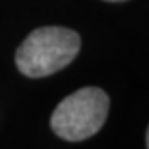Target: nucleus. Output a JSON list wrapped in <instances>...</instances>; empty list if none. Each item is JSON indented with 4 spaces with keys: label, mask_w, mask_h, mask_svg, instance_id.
I'll return each mask as SVG.
<instances>
[{
    "label": "nucleus",
    "mask_w": 149,
    "mask_h": 149,
    "mask_svg": "<svg viewBox=\"0 0 149 149\" xmlns=\"http://www.w3.org/2000/svg\"><path fill=\"white\" fill-rule=\"evenodd\" d=\"M80 35L65 27L33 30L17 50L15 61L22 74L43 78L70 65L80 53Z\"/></svg>",
    "instance_id": "1"
},
{
    "label": "nucleus",
    "mask_w": 149,
    "mask_h": 149,
    "mask_svg": "<svg viewBox=\"0 0 149 149\" xmlns=\"http://www.w3.org/2000/svg\"><path fill=\"white\" fill-rule=\"evenodd\" d=\"M109 98L101 88L86 86L71 93L52 114L50 126L65 141H83L95 136L106 121Z\"/></svg>",
    "instance_id": "2"
},
{
    "label": "nucleus",
    "mask_w": 149,
    "mask_h": 149,
    "mask_svg": "<svg viewBox=\"0 0 149 149\" xmlns=\"http://www.w3.org/2000/svg\"><path fill=\"white\" fill-rule=\"evenodd\" d=\"M146 146L149 149V128H148V133H146Z\"/></svg>",
    "instance_id": "3"
},
{
    "label": "nucleus",
    "mask_w": 149,
    "mask_h": 149,
    "mask_svg": "<svg viewBox=\"0 0 149 149\" xmlns=\"http://www.w3.org/2000/svg\"><path fill=\"white\" fill-rule=\"evenodd\" d=\"M106 2H126V0H106Z\"/></svg>",
    "instance_id": "4"
}]
</instances>
